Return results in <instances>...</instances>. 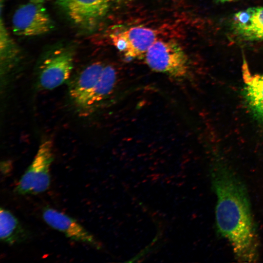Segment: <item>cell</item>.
Here are the masks:
<instances>
[{"instance_id": "cell-1", "label": "cell", "mask_w": 263, "mask_h": 263, "mask_svg": "<svg viewBox=\"0 0 263 263\" xmlns=\"http://www.w3.org/2000/svg\"><path fill=\"white\" fill-rule=\"evenodd\" d=\"M211 177L217 198L215 217L219 232L230 243L238 261L257 262L259 241L244 185L219 159L214 162Z\"/></svg>"}, {"instance_id": "cell-2", "label": "cell", "mask_w": 263, "mask_h": 263, "mask_svg": "<svg viewBox=\"0 0 263 263\" xmlns=\"http://www.w3.org/2000/svg\"><path fill=\"white\" fill-rule=\"evenodd\" d=\"M145 62L152 71L178 81L188 78L189 65L188 56L175 41L156 40L145 55Z\"/></svg>"}, {"instance_id": "cell-3", "label": "cell", "mask_w": 263, "mask_h": 263, "mask_svg": "<svg viewBox=\"0 0 263 263\" xmlns=\"http://www.w3.org/2000/svg\"><path fill=\"white\" fill-rule=\"evenodd\" d=\"M53 160V142L45 139L39 145L31 164L17 184L16 193L35 195L47 190L50 186V168Z\"/></svg>"}, {"instance_id": "cell-4", "label": "cell", "mask_w": 263, "mask_h": 263, "mask_svg": "<svg viewBox=\"0 0 263 263\" xmlns=\"http://www.w3.org/2000/svg\"><path fill=\"white\" fill-rule=\"evenodd\" d=\"M75 52L71 46H61L51 50L39 67L38 84L43 90H52L70 78L74 64Z\"/></svg>"}, {"instance_id": "cell-5", "label": "cell", "mask_w": 263, "mask_h": 263, "mask_svg": "<svg viewBox=\"0 0 263 263\" xmlns=\"http://www.w3.org/2000/svg\"><path fill=\"white\" fill-rule=\"evenodd\" d=\"M12 29L19 36L33 37L45 34L54 23L43 4L30 2L20 5L12 17Z\"/></svg>"}, {"instance_id": "cell-6", "label": "cell", "mask_w": 263, "mask_h": 263, "mask_svg": "<svg viewBox=\"0 0 263 263\" xmlns=\"http://www.w3.org/2000/svg\"><path fill=\"white\" fill-rule=\"evenodd\" d=\"M70 20L79 28L91 31L109 11L110 0H56Z\"/></svg>"}, {"instance_id": "cell-7", "label": "cell", "mask_w": 263, "mask_h": 263, "mask_svg": "<svg viewBox=\"0 0 263 263\" xmlns=\"http://www.w3.org/2000/svg\"><path fill=\"white\" fill-rule=\"evenodd\" d=\"M229 29L238 41L263 42V7H251L235 13L230 20Z\"/></svg>"}, {"instance_id": "cell-8", "label": "cell", "mask_w": 263, "mask_h": 263, "mask_svg": "<svg viewBox=\"0 0 263 263\" xmlns=\"http://www.w3.org/2000/svg\"><path fill=\"white\" fill-rule=\"evenodd\" d=\"M42 217L52 228L63 233L67 238L88 244L97 249L101 244L94 237L75 219L50 207H45Z\"/></svg>"}, {"instance_id": "cell-9", "label": "cell", "mask_w": 263, "mask_h": 263, "mask_svg": "<svg viewBox=\"0 0 263 263\" xmlns=\"http://www.w3.org/2000/svg\"><path fill=\"white\" fill-rule=\"evenodd\" d=\"M104 67L100 61L91 63L80 72L70 85V97L75 105L83 113L87 112L90 98Z\"/></svg>"}, {"instance_id": "cell-10", "label": "cell", "mask_w": 263, "mask_h": 263, "mask_svg": "<svg viewBox=\"0 0 263 263\" xmlns=\"http://www.w3.org/2000/svg\"><path fill=\"white\" fill-rule=\"evenodd\" d=\"M243 69L245 79L243 97L254 119L263 126V74L251 75L245 61Z\"/></svg>"}, {"instance_id": "cell-11", "label": "cell", "mask_w": 263, "mask_h": 263, "mask_svg": "<svg viewBox=\"0 0 263 263\" xmlns=\"http://www.w3.org/2000/svg\"><path fill=\"white\" fill-rule=\"evenodd\" d=\"M126 42V49L123 53L128 59L141 58L150 47L157 40L155 30L142 26H135L120 32Z\"/></svg>"}, {"instance_id": "cell-12", "label": "cell", "mask_w": 263, "mask_h": 263, "mask_svg": "<svg viewBox=\"0 0 263 263\" xmlns=\"http://www.w3.org/2000/svg\"><path fill=\"white\" fill-rule=\"evenodd\" d=\"M0 233L1 241L10 245L22 243L29 236L18 219L3 207L0 210Z\"/></svg>"}, {"instance_id": "cell-13", "label": "cell", "mask_w": 263, "mask_h": 263, "mask_svg": "<svg viewBox=\"0 0 263 263\" xmlns=\"http://www.w3.org/2000/svg\"><path fill=\"white\" fill-rule=\"evenodd\" d=\"M117 72L111 65H104L90 98L87 112H90L113 92L117 82Z\"/></svg>"}, {"instance_id": "cell-14", "label": "cell", "mask_w": 263, "mask_h": 263, "mask_svg": "<svg viewBox=\"0 0 263 263\" xmlns=\"http://www.w3.org/2000/svg\"><path fill=\"white\" fill-rule=\"evenodd\" d=\"M0 60L1 74L5 75L16 63L19 50L11 38L3 22L0 13Z\"/></svg>"}, {"instance_id": "cell-15", "label": "cell", "mask_w": 263, "mask_h": 263, "mask_svg": "<svg viewBox=\"0 0 263 263\" xmlns=\"http://www.w3.org/2000/svg\"><path fill=\"white\" fill-rule=\"evenodd\" d=\"M111 2L117 5L120 6L128 3L130 0H110Z\"/></svg>"}, {"instance_id": "cell-16", "label": "cell", "mask_w": 263, "mask_h": 263, "mask_svg": "<svg viewBox=\"0 0 263 263\" xmlns=\"http://www.w3.org/2000/svg\"><path fill=\"white\" fill-rule=\"evenodd\" d=\"M29 0L30 2L43 4V3H44L46 1H47L49 0Z\"/></svg>"}, {"instance_id": "cell-17", "label": "cell", "mask_w": 263, "mask_h": 263, "mask_svg": "<svg viewBox=\"0 0 263 263\" xmlns=\"http://www.w3.org/2000/svg\"><path fill=\"white\" fill-rule=\"evenodd\" d=\"M215 1L220 3H224L226 2H230L234 0H214Z\"/></svg>"}]
</instances>
